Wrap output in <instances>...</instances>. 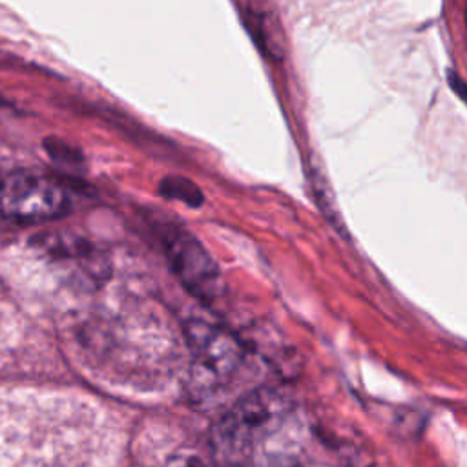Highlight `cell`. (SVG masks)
<instances>
[{
    "label": "cell",
    "mask_w": 467,
    "mask_h": 467,
    "mask_svg": "<svg viewBox=\"0 0 467 467\" xmlns=\"http://www.w3.org/2000/svg\"><path fill=\"white\" fill-rule=\"evenodd\" d=\"M69 208L66 188L38 171H16L4 179L0 213L18 223H42L64 215Z\"/></svg>",
    "instance_id": "3957f363"
},
{
    "label": "cell",
    "mask_w": 467,
    "mask_h": 467,
    "mask_svg": "<svg viewBox=\"0 0 467 467\" xmlns=\"http://www.w3.org/2000/svg\"><path fill=\"white\" fill-rule=\"evenodd\" d=\"M190 345L188 390L195 398H206L226 387L243 363V345L226 328L193 319L186 325Z\"/></svg>",
    "instance_id": "7a4b0ae2"
},
{
    "label": "cell",
    "mask_w": 467,
    "mask_h": 467,
    "mask_svg": "<svg viewBox=\"0 0 467 467\" xmlns=\"http://www.w3.org/2000/svg\"><path fill=\"white\" fill-rule=\"evenodd\" d=\"M58 452H7L0 451V467H57Z\"/></svg>",
    "instance_id": "5b68a950"
},
{
    "label": "cell",
    "mask_w": 467,
    "mask_h": 467,
    "mask_svg": "<svg viewBox=\"0 0 467 467\" xmlns=\"http://www.w3.org/2000/svg\"><path fill=\"white\" fill-rule=\"evenodd\" d=\"M173 467H202V463L201 462H197V460H179Z\"/></svg>",
    "instance_id": "ba28073f"
},
{
    "label": "cell",
    "mask_w": 467,
    "mask_h": 467,
    "mask_svg": "<svg viewBox=\"0 0 467 467\" xmlns=\"http://www.w3.org/2000/svg\"><path fill=\"white\" fill-rule=\"evenodd\" d=\"M168 263L188 292L201 301H215L224 292V277L204 244L186 230H170L164 239Z\"/></svg>",
    "instance_id": "277c9868"
},
{
    "label": "cell",
    "mask_w": 467,
    "mask_h": 467,
    "mask_svg": "<svg viewBox=\"0 0 467 467\" xmlns=\"http://www.w3.org/2000/svg\"><path fill=\"white\" fill-rule=\"evenodd\" d=\"M161 192H162V195H166L170 199L182 201L188 206H199L202 201L201 190L195 184H192L190 181L181 179V177H166L161 184Z\"/></svg>",
    "instance_id": "8992f818"
},
{
    "label": "cell",
    "mask_w": 467,
    "mask_h": 467,
    "mask_svg": "<svg viewBox=\"0 0 467 467\" xmlns=\"http://www.w3.org/2000/svg\"><path fill=\"white\" fill-rule=\"evenodd\" d=\"M254 467H303V463L286 454H270L259 460Z\"/></svg>",
    "instance_id": "52a82bcc"
},
{
    "label": "cell",
    "mask_w": 467,
    "mask_h": 467,
    "mask_svg": "<svg viewBox=\"0 0 467 467\" xmlns=\"http://www.w3.org/2000/svg\"><path fill=\"white\" fill-rule=\"evenodd\" d=\"M465 22H467V7H465Z\"/></svg>",
    "instance_id": "30bf717a"
},
{
    "label": "cell",
    "mask_w": 467,
    "mask_h": 467,
    "mask_svg": "<svg viewBox=\"0 0 467 467\" xmlns=\"http://www.w3.org/2000/svg\"><path fill=\"white\" fill-rule=\"evenodd\" d=\"M2 184H4V179L0 177V192H2Z\"/></svg>",
    "instance_id": "9c48e42d"
},
{
    "label": "cell",
    "mask_w": 467,
    "mask_h": 467,
    "mask_svg": "<svg viewBox=\"0 0 467 467\" xmlns=\"http://www.w3.org/2000/svg\"><path fill=\"white\" fill-rule=\"evenodd\" d=\"M286 400L281 392L263 387L239 400L213 427L212 449L221 465L244 462L255 443L281 420Z\"/></svg>",
    "instance_id": "6da1fadb"
}]
</instances>
